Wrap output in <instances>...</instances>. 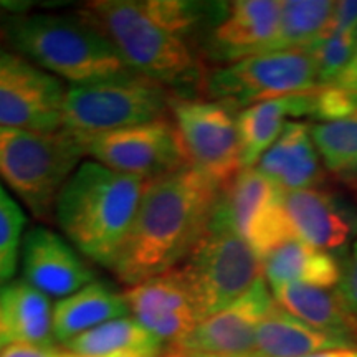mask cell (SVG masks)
<instances>
[{
    "instance_id": "cell-20",
    "label": "cell",
    "mask_w": 357,
    "mask_h": 357,
    "mask_svg": "<svg viewBox=\"0 0 357 357\" xmlns=\"http://www.w3.org/2000/svg\"><path fill=\"white\" fill-rule=\"evenodd\" d=\"M312 91L248 106L236 116L242 169H250L275 144L288 118L310 116Z\"/></svg>"
},
{
    "instance_id": "cell-31",
    "label": "cell",
    "mask_w": 357,
    "mask_h": 357,
    "mask_svg": "<svg viewBox=\"0 0 357 357\" xmlns=\"http://www.w3.org/2000/svg\"><path fill=\"white\" fill-rule=\"evenodd\" d=\"M334 293L357 318V240L352 243L351 255L341 268V278Z\"/></svg>"
},
{
    "instance_id": "cell-10",
    "label": "cell",
    "mask_w": 357,
    "mask_h": 357,
    "mask_svg": "<svg viewBox=\"0 0 357 357\" xmlns=\"http://www.w3.org/2000/svg\"><path fill=\"white\" fill-rule=\"evenodd\" d=\"M235 111L205 98L174 95L171 121L189 166L225 187L242 171Z\"/></svg>"
},
{
    "instance_id": "cell-15",
    "label": "cell",
    "mask_w": 357,
    "mask_h": 357,
    "mask_svg": "<svg viewBox=\"0 0 357 357\" xmlns=\"http://www.w3.org/2000/svg\"><path fill=\"white\" fill-rule=\"evenodd\" d=\"M20 265L24 280L48 298H66L96 281L95 271L65 236L43 225L25 231Z\"/></svg>"
},
{
    "instance_id": "cell-26",
    "label": "cell",
    "mask_w": 357,
    "mask_h": 357,
    "mask_svg": "<svg viewBox=\"0 0 357 357\" xmlns=\"http://www.w3.org/2000/svg\"><path fill=\"white\" fill-rule=\"evenodd\" d=\"M334 2L288 0L281 2V17L270 52L307 48L326 37L334 12ZM268 52V53H270Z\"/></svg>"
},
{
    "instance_id": "cell-13",
    "label": "cell",
    "mask_w": 357,
    "mask_h": 357,
    "mask_svg": "<svg viewBox=\"0 0 357 357\" xmlns=\"http://www.w3.org/2000/svg\"><path fill=\"white\" fill-rule=\"evenodd\" d=\"M280 17L281 2L276 0L225 2L217 20L199 38L202 61L223 66L268 53L278 32Z\"/></svg>"
},
{
    "instance_id": "cell-1",
    "label": "cell",
    "mask_w": 357,
    "mask_h": 357,
    "mask_svg": "<svg viewBox=\"0 0 357 357\" xmlns=\"http://www.w3.org/2000/svg\"><path fill=\"white\" fill-rule=\"evenodd\" d=\"M220 10L222 3L181 0H95L77 8L128 70L187 98L200 95L208 70L199 53L200 29L211 26Z\"/></svg>"
},
{
    "instance_id": "cell-17",
    "label": "cell",
    "mask_w": 357,
    "mask_h": 357,
    "mask_svg": "<svg viewBox=\"0 0 357 357\" xmlns=\"http://www.w3.org/2000/svg\"><path fill=\"white\" fill-rule=\"evenodd\" d=\"M284 208L298 240L324 252L346 248L357 235V213L331 192H284Z\"/></svg>"
},
{
    "instance_id": "cell-5",
    "label": "cell",
    "mask_w": 357,
    "mask_h": 357,
    "mask_svg": "<svg viewBox=\"0 0 357 357\" xmlns=\"http://www.w3.org/2000/svg\"><path fill=\"white\" fill-rule=\"evenodd\" d=\"M84 136L0 128V182L40 220L53 217L61 189L86 158Z\"/></svg>"
},
{
    "instance_id": "cell-4",
    "label": "cell",
    "mask_w": 357,
    "mask_h": 357,
    "mask_svg": "<svg viewBox=\"0 0 357 357\" xmlns=\"http://www.w3.org/2000/svg\"><path fill=\"white\" fill-rule=\"evenodd\" d=\"M0 33L8 48L73 86L128 70L109 40L77 10L8 13L0 20Z\"/></svg>"
},
{
    "instance_id": "cell-3",
    "label": "cell",
    "mask_w": 357,
    "mask_h": 357,
    "mask_svg": "<svg viewBox=\"0 0 357 357\" xmlns=\"http://www.w3.org/2000/svg\"><path fill=\"white\" fill-rule=\"evenodd\" d=\"M146 182L95 160H83L58 195L53 212L56 225L84 258L111 270L136 217Z\"/></svg>"
},
{
    "instance_id": "cell-8",
    "label": "cell",
    "mask_w": 357,
    "mask_h": 357,
    "mask_svg": "<svg viewBox=\"0 0 357 357\" xmlns=\"http://www.w3.org/2000/svg\"><path fill=\"white\" fill-rule=\"evenodd\" d=\"M319 88L318 68L310 48L261 53L213 66L205 73L200 96L234 111L258 102L301 95Z\"/></svg>"
},
{
    "instance_id": "cell-28",
    "label": "cell",
    "mask_w": 357,
    "mask_h": 357,
    "mask_svg": "<svg viewBox=\"0 0 357 357\" xmlns=\"http://www.w3.org/2000/svg\"><path fill=\"white\" fill-rule=\"evenodd\" d=\"M26 218L20 204L0 182V284L10 283L19 268Z\"/></svg>"
},
{
    "instance_id": "cell-25",
    "label": "cell",
    "mask_w": 357,
    "mask_h": 357,
    "mask_svg": "<svg viewBox=\"0 0 357 357\" xmlns=\"http://www.w3.org/2000/svg\"><path fill=\"white\" fill-rule=\"evenodd\" d=\"M166 347L162 341L147 331L132 316H124L98 326L65 344L66 351L82 357H160Z\"/></svg>"
},
{
    "instance_id": "cell-24",
    "label": "cell",
    "mask_w": 357,
    "mask_h": 357,
    "mask_svg": "<svg viewBox=\"0 0 357 357\" xmlns=\"http://www.w3.org/2000/svg\"><path fill=\"white\" fill-rule=\"evenodd\" d=\"M263 275L270 288L281 284H307L328 289L337 287L341 266L324 250L294 238L263 258Z\"/></svg>"
},
{
    "instance_id": "cell-11",
    "label": "cell",
    "mask_w": 357,
    "mask_h": 357,
    "mask_svg": "<svg viewBox=\"0 0 357 357\" xmlns=\"http://www.w3.org/2000/svg\"><path fill=\"white\" fill-rule=\"evenodd\" d=\"M66 88L3 43L0 33V128L53 132L63 128Z\"/></svg>"
},
{
    "instance_id": "cell-30",
    "label": "cell",
    "mask_w": 357,
    "mask_h": 357,
    "mask_svg": "<svg viewBox=\"0 0 357 357\" xmlns=\"http://www.w3.org/2000/svg\"><path fill=\"white\" fill-rule=\"evenodd\" d=\"M357 114V93L336 84L319 86L312 91L310 118L316 121L334 123Z\"/></svg>"
},
{
    "instance_id": "cell-16",
    "label": "cell",
    "mask_w": 357,
    "mask_h": 357,
    "mask_svg": "<svg viewBox=\"0 0 357 357\" xmlns=\"http://www.w3.org/2000/svg\"><path fill=\"white\" fill-rule=\"evenodd\" d=\"M124 300L132 318L167 347L181 344L200 316L176 270L129 287Z\"/></svg>"
},
{
    "instance_id": "cell-29",
    "label": "cell",
    "mask_w": 357,
    "mask_h": 357,
    "mask_svg": "<svg viewBox=\"0 0 357 357\" xmlns=\"http://www.w3.org/2000/svg\"><path fill=\"white\" fill-rule=\"evenodd\" d=\"M316 60L319 86L336 82L341 71L349 65L357 52V32L326 35L319 42L307 47Z\"/></svg>"
},
{
    "instance_id": "cell-7",
    "label": "cell",
    "mask_w": 357,
    "mask_h": 357,
    "mask_svg": "<svg viewBox=\"0 0 357 357\" xmlns=\"http://www.w3.org/2000/svg\"><path fill=\"white\" fill-rule=\"evenodd\" d=\"M184 281L200 321L243 298L263 278V261L240 235L208 225L192 253L174 268Z\"/></svg>"
},
{
    "instance_id": "cell-22",
    "label": "cell",
    "mask_w": 357,
    "mask_h": 357,
    "mask_svg": "<svg viewBox=\"0 0 357 357\" xmlns=\"http://www.w3.org/2000/svg\"><path fill=\"white\" fill-rule=\"evenodd\" d=\"M342 347L357 346L346 339L318 331L275 305L258 326L253 357H306Z\"/></svg>"
},
{
    "instance_id": "cell-21",
    "label": "cell",
    "mask_w": 357,
    "mask_h": 357,
    "mask_svg": "<svg viewBox=\"0 0 357 357\" xmlns=\"http://www.w3.org/2000/svg\"><path fill=\"white\" fill-rule=\"evenodd\" d=\"M124 294L108 284L93 281L79 291L61 298L53 306V334L61 344L109 321L128 316Z\"/></svg>"
},
{
    "instance_id": "cell-35",
    "label": "cell",
    "mask_w": 357,
    "mask_h": 357,
    "mask_svg": "<svg viewBox=\"0 0 357 357\" xmlns=\"http://www.w3.org/2000/svg\"><path fill=\"white\" fill-rule=\"evenodd\" d=\"M306 357H357V347H342V349L321 351Z\"/></svg>"
},
{
    "instance_id": "cell-9",
    "label": "cell",
    "mask_w": 357,
    "mask_h": 357,
    "mask_svg": "<svg viewBox=\"0 0 357 357\" xmlns=\"http://www.w3.org/2000/svg\"><path fill=\"white\" fill-rule=\"evenodd\" d=\"M211 225L234 230L261 261L275 248L296 238L284 208V192L257 167L242 169L222 187Z\"/></svg>"
},
{
    "instance_id": "cell-6",
    "label": "cell",
    "mask_w": 357,
    "mask_h": 357,
    "mask_svg": "<svg viewBox=\"0 0 357 357\" xmlns=\"http://www.w3.org/2000/svg\"><path fill=\"white\" fill-rule=\"evenodd\" d=\"M176 93L154 79L126 70L113 78L66 89L63 128L91 134L167 119Z\"/></svg>"
},
{
    "instance_id": "cell-32",
    "label": "cell",
    "mask_w": 357,
    "mask_h": 357,
    "mask_svg": "<svg viewBox=\"0 0 357 357\" xmlns=\"http://www.w3.org/2000/svg\"><path fill=\"white\" fill-rule=\"evenodd\" d=\"M341 32H357V2L347 0V2H337L334 6L326 35Z\"/></svg>"
},
{
    "instance_id": "cell-23",
    "label": "cell",
    "mask_w": 357,
    "mask_h": 357,
    "mask_svg": "<svg viewBox=\"0 0 357 357\" xmlns=\"http://www.w3.org/2000/svg\"><path fill=\"white\" fill-rule=\"evenodd\" d=\"M276 305L318 331L333 334L357 346V318L336 293L307 284L271 288Z\"/></svg>"
},
{
    "instance_id": "cell-2",
    "label": "cell",
    "mask_w": 357,
    "mask_h": 357,
    "mask_svg": "<svg viewBox=\"0 0 357 357\" xmlns=\"http://www.w3.org/2000/svg\"><path fill=\"white\" fill-rule=\"evenodd\" d=\"M220 187L192 167L146 182L136 217L111 268L134 287L184 263L207 234Z\"/></svg>"
},
{
    "instance_id": "cell-37",
    "label": "cell",
    "mask_w": 357,
    "mask_h": 357,
    "mask_svg": "<svg viewBox=\"0 0 357 357\" xmlns=\"http://www.w3.org/2000/svg\"><path fill=\"white\" fill-rule=\"evenodd\" d=\"M60 357H82V356H75L71 352H63ZM108 357H137V356H108Z\"/></svg>"
},
{
    "instance_id": "cell-12",
    "label": "cell",
    "mask_w": 357,
    "mask_h": 357,
    "mask_svg": "<svg viewBox=\"0 0 357 357\" xmlns=\"http://www.w3.org/2000/svg\"><path fill=\"white\" fill-rule=\"evenodd\" d=\"M86 154L116 172L153 181L190 167L171 118L84 136Z\"/></svg>"
},
{
    "instance_id": "cell-14",
    "label": "cell",
    "mask_w": 357,
    "mask_h": 357,
    "mask_svg": "<svg viewBox=\"0 0 357 357\" xmlns=\"http://www.w3.org/2000/svg\"><path fill=\"white\" fill-rule=\"evenodd\" d=\"M275 305L273 293L261 278L234 305L200 321L181 344L169 347L212 357L253 356L258 326Z\"/></svg>"
},
{
    "instance_id": "cell-36",
    "label": "cell",
    "mask_w": 357,
    "mask_h": 357,
    "mask_svg": "<svg viewBox=\"0 0 357 357\" xmlns=\"http://www.w3.org/2000/svg\"><path fill=\"white\" fill-rule=\"evenodd\" d=\"M160 357H212V356H200V354H189V352H182L176 347H166L164 354Z\"/></svg>"
},
{
    "instance_id": "cell-34",
    "label": "cell",
    "mask_w": 357,
    "mask_h": 357,
    "mask_svg": "<svg viewBox=\"0 0 357 357\" xmlns=\"http://www.w3.org/2000/svg\"><path fill=\"white\" fill-rule=\"evenodd\" d=\"M333 84H336V86H341L344 89H349L352 93H357V52L356 55L352 56L349 65L341 71V75H339L336 82Z\"/></svg>"
},
{
    "instance_id": "cell-19",
    "label": "cell",
    "mask_w": 357,
    "mask_h": 357,
    "mask_svg": "<svg viewBox=\"0 0 357 357\" xmlns=\"http://www.w3.org/2000/svg\"><path fill=\"white\" fill-rule=\"evenodd\" d=\"M257 169L283 192L316 189L324 174L311 128L305 123H288L275 144L258 160Z\"/></svg>"
},
{
    "instance_id": "cell-33",
    "label": "cell",
    "mask_w": 357,
    "mask_h": 357,
    "mask_svg": "<svg viewBox=\"0 0 357 357\" xmlns=\"http://www.w3.org/2000/svg\"><path fill=\"white\" fill-rule=\"evenodd\" d=\"M63 351L56 347H43L33 344H10L0 351V357H60Z\"/></svg>"
},
{
    "instance_id": "cell-18",
    "label": "cell",
    "mask_w": 357,
    "mask_h": 357,
    "mask_svg": "<svg viewBox=\"0 0 357 357\" xmlns=\"http://www.w3.org/2000/svg\"><path fill=\"white\" fill-rule=\"evenodd\" d=\"M50 298L25 280L0 287V351L10 344L55 347Z\"/></svg>"
},
{
    "instance_id": "cell-27",
    "label": "cell",
    "mask_w": 357,
    "mask_h": 357,
    "mask_svg": "<svg viewBox=\"0 0 357 357\" xmlns=\"http://www.w3.org/2000/svg\"><path fill=\"white\" fill-rule=\"evenodd\" d=\"M311 137L328 171L357 187V114L312 126Z\"/></svg>"
}]
</instances>
